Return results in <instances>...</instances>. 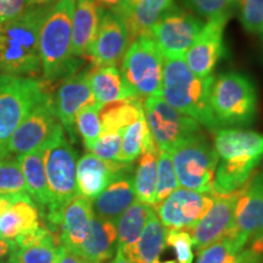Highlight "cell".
Wrapping results in <instances>:
<instances>
[{
  "mask_svg": "<svg viewBox=\"0 0 263 263\" xmlns=\"http://www.w3.org/2000/svg\"><path fill=\"white\" fill-rule=\"evenodd\" d=\"M51 6H27L21 15L0 24V74L22 77L41 72L39 33Z\"/></svg>",
  "mask_w": 263,
  "mask_h": 263,
  "instance_id": "6da1fadb",
  "label": "cell"
},
{
  "mask_svg": "<svg viewBox=\"0 0 263 263\" xmlns=\"http://www.w3.org/2000/svg\"><path fill=\"white\" fill-rule=\"evenodd\" d=\"M215 77H197L189 70L184 58H164L162 94L167 104L186 116L194 118L207 129H219L211 105L210 91Z\"/></svg>",
  "mask_w": 263,
  "mask_h": 263,
  "instance_id": "7a4b0ae2",
  "label": "cell"
},
{
  "mask_svg": "<svg viewBox=\"0 0 263 263\" xmlns=\"http://www.w3.org/2000/svg\"><path fill=\"white\" fill-rule=\"evenodd\" d=\"M51 205L42 216L49 229L60 233L61 217L66 205L78 195L76 182L77 153L65 136L61 123L42 146Z\"/></svg>",
  "mask_w": 263,
  "mask_h": 263,
  "instance_id": "3957f363",
  "label": "cell"
},
{
  "mask_svg": "<svg viewBox=\"0 0 263 263\" xmlns=\"http://www.w3.org/2000/svg\"><path fill=\"white\" fill-rule=\"evenodd\" d=\"M76 0H58L49 10L39 33L43 77L48 82L70 76L78 61L72 57V17Z\"/></svg>",
  "mask_w": 263,
  "mask_h": 263,
  "instance_id": "277c9868",
  "label": "cell"
},
{
  "mask_svg": "<svg viewBox=\"0 0 263 263\" xmlns=\"http://www.w3.org/2000/svg\"><path fill=\"white\" fill-rule=\"evenodd\" d=\"M210 105L219 128L249 127L255 122L257 115V88L244 73H222L212 83Z\"/></svg>",
  "mask_w": 263,
  "mask_h": 263,
  "instance_id": "5b68a950",
  "label": "cell"
},
{
  "mask_svg": "<svg viewBox=\"0 0 263 263\" xmlns=\"http://www.w3.org/2000/svg\"><path fill=\"white\" fill-rule=\"evenodd\" d=\"M47 95L34 78L0 74V159L9 157L6 146L10 138Z\"/></svg>",
  "mask_w": 263,
  "mask_h": 263,
  "instance_id": "8992f818",
  "label": "cell"
},
{
  "mask_svg": "<svg viewBox=\"0 0 263 263\" xmlns=\"http://www.w3.org/2000/svg\"><path fill=\"white\" fill-rule=\"evenodd\" d=\"M163 55L150 34H140L132 41L122 59L123 78L138 98L162 94Z\"/></svg>",
  "mask_w": 263,
  "mask_h": 263,
  "instance_id": "52a82bcc",
  "label": "cell"
},
{
  "mask_svg": "<svg viewBox=\"0 0 263 263\" xmlns=\"http://www.w3.org/2000/svg\"><path fill=\"white\" fill-rule=\"evenodd\" d=\"M170 155L182 188L211 194L219 159L201 133L180 143Z\"/></svg>",
  "mask_w": 263,
  "mask_h": 263,
  "instance_id": "ba28073f",
  "label": "cell"
},
{
  "mask_svg": "<svg viewBox=\"0 0 263 263\" xmlns=\"http://www.w3.org/2000/svg\"><path fill=\"white\" fill-rule=\"evenodd\" d=\"M143 108L146 124L160 151L170 153L180 143L201 133L199 122L167 104L161 95L146 98Z\"/></svg>",
  "mask_w": 263,
  "mask_h": 263,
  "instance_id": "9c48e42d",
  "label": "cell"
},
{
  "mask_svg": "<svg viewBox=\"0 0 263 263\" xmlns=\"http://www.w3.org/2000/svg\"><path fill=\"white\" fill-rule=\"evenodd\" d=\"M263 230V172H254L236 190L233 222L224 238L242 250Z\"/></svg>",
  "mask_w": 263,
  "mask_h": 263,
  "instance_id": "30bf717a",
  "label": "cell"
},
{
  "mask_svg": "<svg viewBox=\"0 0 263 263\" xmlns=\"http://www.w3.org/2000/svg\"><path fill=\"white\" fill-rule=\"evenodd\" d=\"M203 25L193 12L173 5L153 26L150 34L163 58H184Z\"/></svg>",
  "mask_w": 263,
  "mask_h": 263,
  "instance_id": "8fae6325",
  "label": "cell"
},
{
  "mask_svg": "<svg viewBox=\"0 0 263 263\" xmlns=\"http://www.w3.org/2000/svg\"><path fill=\"white\" fill-rule=\"evenodd\" d=\"M212 203V194L177 188L163 201L154 206V210L166 229L189 232L209 211Z\"/></svg>",
  "mask_w": 263,
  "mask_h": 263,
  "instance_id": "7c38bea8",
  "label": "cell"
},
{
  "mask_svg": "<svg viewBox=\"0 0 263 263\" xmlns=\"http://www.w3.org/2000/svg\"><path fill=\"white\" fill-rule=\"evenodd\" d=\"M59 124L60 122L55 114L52 97L48 94L16 128L6 146V154L8 156H20L39 149L50 138Z\"/></svg>",
  "mask_w": 263,
  "mask_h": 263,
  "instance_id": "4fadbf2b",
  "label": "cell"
},
{
  "mask_svg": "<svg viewBox=\"0 0 263 263\" xmlns=\"http://www.w3.org/2000/svg\"><path fill=\"white\" fill-rule=\"evenodd\" d=\"M130 43L129 29L124 18L104 9L88 57L91 59L95 67L117 66Z\"/></svg>",
  "mask_w": 263,
  "mask_h": 263,
  "instance_id": "5bb4252c",
  "label": "cell"
},
{
  "mask_svg": "<svg viewBox=\"0 0 263 263\" xmlns=\"http://www.w3.org/2000/svg\"><path fill=\"white\" fill-rule=\"evenodd\" d=\"M228 20H212L203 25L185 52V64L197 77L213 76V70L224 57V27Z\"/></svg>",
  "mask_w": 263,
  "mask_h": 263,
  "instance_id": "9a60e30c",
  "label": "cell"
},
{
  "mask_svg": "<svg viewBox=\"0 0 263 263\" xmlns=\"http://www.w3.org/2000/svg\"><path fill=\"white\" fill-rule=\"evenodd\" d=\"M93 103L95 100L90 87L89 70L67 76L52 98L59 122L71 137H73L76 116L82 108Z\"/></svg>",
  "mask_w": 263,
  "mask_h": 263,
  "instance_id": "2e32d148",
  "label": "cell"
},
{
  "mask_svg": "<svg viewBox=\"0 0 263 263\" xmlns=\"http://www.w3.org/2000/svg\"><path fill=\"white\" fill-rule=\"evenodd\" d=\"M133 172V164L118 161H105L93 155L85 154L77 161L76 182L78 194L94 200L118 177Z\"/></svg>",
  "mask_w": 263,
  "mask_h": 263,
  "instance_id": "e0dca14e",
  "label": "cell"
},
{
  "mask_svg": "<svg viewBox=\"0 0 263 263\" xmlns=\"http://www.w3.org/2000/svg\"><path fill=\"white\" fill-rule=\"evenodd\" d=\"M213 203L201 219L189 230L193 246L201 251L222 239L233 222L236 190L230 194H212Z\"/></svg>",
  "mask_w": 263,
  "mask_h": 263,
  "instance_id": "ac0fdd59",
  "label": "cell"
},
{
  "mask_svg": "<svg viewBox=\"0 0 263 263\" xmlns=\"http://www.w3.org/2000/svg\"><path fill=\"white\" fill-rule=\"evenodd\" d=\"M219 160H234L261 163L263 160V134L241 128H219L213 144Z\"/></svg>",
  "mask_w": 263,
  "mask_h": 263,
  "instance_id": "d6986e66",
  "label": "cell"
},
{
  "mask_svg": "<svg viewBox=\"0 0 263 263\" xmlns=\"http://www.w3.org/2000/svg\"><path fill=\"white\" fill-rule=\"evenodd\" d=\"M91 200L78 194L65 207L61 217L60 239L61 245L76 252L87 238L91 218L93 205Z\"/></svg>",
  "mask_w": 263,
  "mask_h": 263,
  "instance_id": "ffe728a7",
  "label": "cell"
},
{
  "mask_svg": "<svg viewBox=\"0 0 263 263\" xmlns=\"http://www.w3.org/2000/svg\"><path fill=\"white\" fill-rule=\"evenodd\" d=\"M104 8L98 0H76L72 17V48L73 58L87 57L97 35Z\"/></svg>",
  "mask_w": 263,
  "mask_h": 263,
  "instance_id": "44dd1931",
  "label": "cell"
},
{
  "mask_svg": "<svg viewBox=\"0 0 263 263\" xmlns=\"http://www.w3.org/2000/svg\"><path fill=\"white\" fill-rule=\"evenodd\" d=\"M117 251V230L112 219L93 215L89 232L80 249L76 251L89 263H106Z\"/></svg>",
  "mask_w": 263,
  "mask_h": 263,
  "instance_id": "7402d4cb",
  "label": "cell"
},
{
  "mask_svg": "<svg viewBox=\"0 0 263 263\" xmlns=\"http://www.w3.org/2000/svg\"><path fill=\"white\" fill-rule=\"evenodd\" d=\"M137 200L133 174L130 172L115 179L106 189L95 197L91 205L97 217L116 221Z\"/></svg>",
  "mask_w": 263,
  "mask_h": 263,
  "instance_id": "603a6c76",
  "label": "cell"
},
{
  "mask_svg": "<svg viewBox=\"0 0 263 263\" xmlns=\"http://www.w3.org/2000/svg\"><path fill=\"white\" fill-rule=\"evenodd\" d=\"M90 87L95 103L100 106L126 99L138 98L136 91L128 85L117 66L95 67L90 71Z\"/></svg>",
  "mask_w": 263,
  "mask_h": 263,
  "instance_id": "cb8c5ba5",
  "label": "cell"
},
{
  "mask_svg": "<svg viewBox=\"0 0 263 263\" xmlns=\"http://www.w3.org/2000/svg\"><path fill=\"white\" fill-rule=\"evenodd\" d=\"M17 161L24 172L27 194L37 205L38 210L41 209V216H44L51 205V196L45 174L42 147L17 156Z\"/></svg>",
  "mask_w": 263,
  "mask_h": 263,
  "instance_id": "d4e9b609",
  "label": "cell"
},
{
  "mask_svg": "<svg viewBox=\"0 0 263 263\" xmlns=\"http://www.w3.org/2000/svg\"><path fill=\"white\" fill-rule=\"evenodd\" d=\"M166 235L167 229L156 213H154L144 227L136 244L122 252L133 263H153L159 259L166 248Z\"/></svg>",
  "mask_w": 263,
  "mask_h": 263,
  "instance_id": "484cf974",
  "label": "cell"
},
{
  "mask_svg": "<svg viewBox=\"0 0 263 263\" xmlns=\"http://www.w3.org/2000/svg\"><path fill=\"white\" fill-rule=\"evenodd\" d=\"M173 3L174 0H129L126 22L130 41L140 34H149L153 26L172 8Z\"/></svg>",
  "mask_w": 263,
  "mask_h": 263,
  "instance_id": "4316f807",
  "label": "cell"
},
{
  "mask_svg": "<svg viewBox=\"0 0 263 263\" xmlns=\"http://www.w3.org/2000/svg\"><path fill=\"white\" fill-rule=\"evenodd\" d=\"M155 213L154 206L137 200L115 221L117 230V249L127 251L137 242L144 227Z\"/></svg>",
  "mask_w": 263,
  "mask_h": 263,
  "instance_id": "83f0119b",
  "label": "cell"
},
{
  "mask_svg": "<svg viewBox=\"0 0 263 263\" xmlns=\"http://www.w3.org/2000/svg\"><path fill=\"white\" fill-rule=\"evenodd\" d=\"M141 117H144V108L140 98L116 101V103L105 105L100 110L103 133L122 132L124 128Z\"/></svg>",
  "mask_w": 263,
  "mask_h": 263,
  "instance_id": "f1b7e54d",
  "label": "cell"
},
{
  "mask_svg": "<svg viewBox=\"0 0 263 263\" xmlns=\"http://www.w3.org/2000/svg\"><path fill=\"white\" fill-rule=\"evenodd\" d=\"M196 263H263V256L256 255L249 249L240 250L223 236L199 251Z\"/></svg>",
  "mask_w": 263,
  "mask_h": 263,
  "instance_id": "f546056e",
  "label": "cell"
},
{
  "mask_svg": "<svg viewBox=\"0 0 263 263\" xmlns=\"http://www.w3.org/2000/svg\"><path fill=\"white\" fill-rule=\"evenodd\" d=\"M159 155L160 153H151V151L141 154L136 173L133 176L137 199L150 206H155Z\"/></svg>",
  "mask_w": 263,
  "mask_h": 263,
  "instance_id": "4dcf8cb0",
  "label": "cell"
},
{
  "mask_svg": "<svg viewBox=\"0 0 263 263\" xmlns=\"http://www.w3.org/2000/svg\"><path fill=\"white\" fill-rule=\"evenodd\" d=\"M147 130L149 127L146 124L145 116L124 128L122 130V145L117 157L118 162L132 163L143 154L144 138Z\"/></svg>",
  "mask_w": 263,
  "mask_h": 263,
  "instance_id": "1f68e13d",
  "label": "cell"
},
{
  "mask_svg": "<svg viewBox=\"0 0 263 263\" xmlns=\"http://www.w3.org/2000/svg\"><path fill=\"white\" fill-rule=\"evenodd\" d=\"M100 105L93 103L78 112L76 116L74 126L77 128L78 133L82 137L85 149L89 150V147L93 145L98 138L103 133V127H101L100 121Z\"/></svg>",
  "mask_w": 263,
  "mask_h": 263,
  "instance_id": "d6a6232c",
  "label": "cell"
},
{
  "mask_svg": "<svg viewBox=\"0 0 263 263\" xmlns=\"http://www.w3.org/2000/svg\"><path fill=\"white\" fill-rule=\"evenodd\" d=\"M64 250L62 245L51 244L16 248L9 259L14 263H58Z\"/></svg>",
  "mask_w": 263,
  "mask_h": 263,
  "instance_id": "836d02e7",
  "label": "cell"
},
{
  "mask_svg": "<svg viewBox=\"0 0 263 263\" xmlns=\"http://www.w3.org/2000/svg\"><path fill=\"white\" fill-rule=\"evenodd\" d=\"M27 194L24 172L17 159H0V195Z\"/></svg>",
  "mask_w": 263,
  "mask_h": 263,
  "instance_id": "e575fe53",
  "label": "cell"
},
{
  "mask_svg": "<svg viewBox=\"0 0 263 263\" xmlns=\"http://www.w3.org/2000/svg\"><path fill=\"white\" fill-rule=\"evenodd\" d=\"M179 188V182L174 171L172 159L170 153L160 151L159 160H157V183H156V195L155 206L163 201L171 193Z\"/></svg>",
  "mask_w": 263,
  "mask_h": 263,
  "instance_id": "d590c367",
  "label": "cell"
},
{
  "mask_svg": "<svg viewBox=\"0 0 263 263\" xmlns=\"http://www.w3.org/2000/svg\"><path fill=\"white\" fill-rule=\"evenodd\" d=\"M196 15L212 20H228L234 10L235 0H185Z\"/></svg>",
  "mask_w": 263,
  "mask_h": 263,
  "instance_id": "8d00e7d4",
  "label": "cell"
},
{
  "mask_svg": "<svg viewBox=\"0 0 263 263\" xmlns=\"http://www.w3.org/2000/svg\"><path fill=\"white\" fill-rule=\"evenodd\" d=\"M238 5L244 28L263 37V0H239Z\"/></svg>",
  "mask_w": 263,
  "mask_h": 263,
  "instance_id": "74e56055",
  "label": "cell"
},
{
  "mask_svg": "<svg viewBox=\"0 0 263 263\" xmlns=\"http://www.w3.org/2000/svg\"><path fill=\"white\" fill-rule=\"evenodd\" d=\"M121 145H122V132L101 133L98 140L89 147V151L101 160L117 161Z\"/></svg>",
  "mask_w": 263,
  "mask_h": 263,
  "instance_id": "f35d334b",
  "label": "cell"
},
{
  "mask_svg": "<svg viewBox=\"0 0 263 263\" xmlns=\"http://www.w3.org/2000/svg\"><path fill=\"white\" fill-rule=\"evenodd\" d=\"M166 246H171L176 252L178 263H193V240L186 230L167 229Z\"/></svg>",
  "mask_w": 263,
  "mask_h": 263,
  "instance_id": "ab89813d",
  "label": "cell"
},
{
  "mask_svg": "<svg viewBox=\"0 0 263 263\" xmlns=\"http://www.w3.org/2000/svg\"><path fill=\"white\" fill-rule=\"evenodd\" d=\"M24 232V222L14 206L0 212V238L15 241Z\"/></svg>",
  "mask_w": 263,
  "mask_h": 263,
  "instance_id": "60d3db41",
  "label": "cell"
},
{
  "mask_svg": "<svg viewBox=\"0 0 263 263\" xmlns=\"http://www.w3.org/2000/svg\"><path fill=\"white\" fill-rule=\"evenodd\" d=\"M26 8V0H0V24L21 15Z\"/></svg>",
  "mask_w": 263,
  "mask_h": 263,
  "instance_id": "b9f144b4",
  "label": "cell"
},
{
  "mask_svg": "<svg viewBox=\"0 0 263 263\" xmlns=\"http://www.w3.org/2000/svg\"><path fill=\"white\" fill-rule=\"evenodd\" d=\"M98 3L105 10L115 12L126 21L128 9H129V0H98Z\"/></svg>",
  "mask_w": 263,
  "mask_h": 263,
  "instance_id": "7bdbcfd3",
  "label": "cell"
},
{
  "mask_svg": "<svg viewBox=\"0 0 263 263\" xmlns=\"http://www.w3.org/2000/svg\"><path fill=\"white\" fill-rule=\"evenodd\" d=\"M16 248H17V246H16L15 241L0 238V262L8 259L10 256H11L12 252L15 251Z\"/></svg>",
  "mask_w": 263,
  "mask_h": 263,
  "instance_id": "ee69618b",
  "label": "cell"
},
{
  "mask_svg": "<svg viewBox=\"0 0 263 263\" xmlns=\"http://www.w3.org/2000/svg\"><path fill=\"white\" fill-rule=\"evenodd\" d=\"M58 263H89V262L85 261L83 257H81V256L76 254V252L65 248L64 252H62L61 257L59 259Z\"/></svg>",
  "mask_w": 263,
  "mask_h": 263,
  "instance_id": "f6af8a7d",
  "label": "cell"
},
{
  "mask_svg": "<svg viewBox=\"0 0 263 263\" xmlns=\"http://www.w3.org/2000/svg\"><path fill=\"white\" fill-rule=\"evenodd\" d=\"M249 244H250V248H249L250 251L254 252L256 255L263 256V230H261V232H259L258 234L249 242Z\"/></svg>",
  "mask_w": 263,
  "mask_h": 263,
  "instance_id": "bcb514c9",
  "label": "cell"
},
{
  "mask_svg": "<svg viewBox=\"0 0 263 263\" xmlns=\"http://www.w3.org/2000/svg\"><path fill=\"white\" fill-rule=\"evenodd\" d=\"M110 263H133V262L129 261V259L126 257V255L123 254L122 250L117 249L116 254H115V257Z\"/></svg>",
  "mask_w": 263,
  "mask_h": 263,
  "instance_id": "7dc6e473",
  "label": "cell"
},
{
  "mask_svg": "<svg viewBox=\"0 0 263 263\" xmlns=\"http://www.w3.org/2000/svg\"><path fill=\"white\" fill-rule=\"evenodd\" d=\"M58 0H26L27 6H45L57 3Z\"/></svg>",
  "mask_w": 263,
  "mask_h": 263,
  "instance_id": "c3c4849f",
  "label": "cell"
},
{
  "mask_svg": "<svg viewBox=\"0 0 263 263\" xmlns=\"http://www.w3.org/2000/svg\"><path fill=\"white\" fill-rule=\"evenodd\" d=\"M153 263H178V262H176V261H164V262H160L159 259H156V261L153 262Z\"/></svg>",
  "mask_w": 263,
  "mask_h": 263,
  "instance_id": "681fc988",
  "label": "cell"
},
{
  "mask_svg": "<svg viewBox=\"0 0 263 263\" xmlns=\"http://www.w3.org/2000/svg\"><path fill=\"white\" fill-rule=\"evenodd\" d=\"M0 263H14V262H12L11 259L8 258V259H6V261H3V262H0Z\"/></svg>",
  "mask_w": 263,
  "mask_h": 263,
  "instance_id": "f907efd6",
  "label": "cell"
},
{
  "mask_svg": "<svg viewBox=\"0 0 263 263\" xmlns=\"http://www.w3.org/2000/svg\"><path fill=\"white\" fill-rule=\"evenodd\" d=\"M238 2H239V0H235V3H236V4H238Z\"/></svg>",
  "mask_w": 263,
  "mask_h": 263,
  "instance_id": "816d5d0a",
  "label": "cell"
},
{
  "mask_svg": "<svg viewBox=\"0 0 263 263\" xmlns=\"http://www.w3.org/2000/svg\"><path fill=\"white\" fill-rule=\"evenodd\" d=\"M0 196H2V195H0Z\"/></svg>",
  "mask_w": 263,
  "mask_h": 263,
  "instance_id": "f5cc1de1",
  "label": "cell"
}]
</instances>
